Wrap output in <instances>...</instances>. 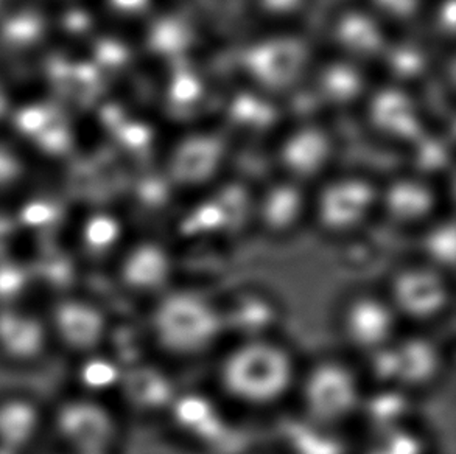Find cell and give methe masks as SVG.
<instances>
[{
  "label": "cell",
  "instance_id": "d6986e66",
  "mask_svg": "<svg viewBox=\"0 0 456 454\" xmlns=\"http://www.w3.org/2000/svg\"><path fill=\"white\" fill-rule=\"evenodd\" d=\"M301 212V199L291 189H279L266 198L262 220L272 231H285L297 222Z\"/></svg>",
  "mask_w": 456,
  "mask_h": 454
},
{
  "label": "cell",
  "instance_id": "484cf974",
  "mask_svg": "<svg viewBox=\"0 0 456 454\" xmlns=\"http://www.w3.org/2000/svg\"><path fill=\"white\" fill-rule=\"evenodd\" d=\"M173 91H175L173 93H175L176 99H193L195 93H197V85H195V81L191 80V78H181V80L176 81Z\"/></svg>",
  "mask_w": 456,
  "mask_h": 454
},
{
  "label": "cell",
  "instance_id": "d4e9b609",
  "mask_svg": "<svg viewBox=\"0 0 456 454\" xmlns=\"http://www.w3.org/2000/svg\"><path fill=\"white\" fill-rule=\"evenodd\" d=\"M379 116L382 118L383 123H387L389 126L395 128H408V120H410V114L407 111V105L403 100L395 95H389L380 101L379 106Z\"/></svg>",
  "mask_w": 456,
  "mask_h": 454
},
{
  "label": "cell",
  "instance_id": "2e32d148",
  "mask_svg": "<svg viewBox=\"0 0 456 454\" xmlns=\"http://www.w3.org/2000/svg\"><path fill=\"white\" fill-rule=\"evenodd\" d=\"M175 416L183 428L193 431L198 436L206 439L220 436V416L216 414V408L201 397L187 395L179 400L175 405Z\"/></svg>",
  "mask_w": 456,
  "mask_h": 454
},
{
  "label": "cell",
  "instance_id": "5bb4252c",
  "mask_svg": "<svg viewBox=\"0 0 456 454\" xmlns=\"http://www.w3.org/2000/svg\"><path fill=\"white\" fill-rule=\"evenodd\" d=\"M74 254L78 262H103L118 255L122 241V224L111 215H94L81 223L75 237Z\"/></svg>",
  "mask_w": 456,
  "mask_h": 454
},
{
  "label": "cell",
  "instance_id": "44dd1931",
  "mask_svg": "<svg viewBox=\"0 0 456 454\" xmlns=\"http://www.w3.org/2000/svg\"><path fill=\"white\" fill-rule=\"evenodd\" d=\"M214 166L216 156L208 143H191L178 156L175 173L183 181H201L209 176Z\"/></svg>",
  "mask_w": 456,
  "mask_h": 454
},
{
  "label": "cell",
  "instance_id": "9c48e42d",
  "mask_svg": "<svg viewBox=\"0 0 456 454\" xmlns=\"http://www.w3.org/2000/svg\"><path fill=\"white\" fill-rule=\"evenodd\" d=\"M372 355V370L377 378L402 386H418L432 380L439 369L438 349L427 339L389 343Z\"/></svg>",
  "mask_w": 456,
  "mask_h": 454
},
{
  "label": "cell",
  "instance_id": "6da1fadb",
  "mask_svg": "<svg viewBox=\"0 0 456 454\" xmlns=\"http://www.w3.org/2000/svg\"><path fill=\"white\" fill-rule=\"evenodd\" d=\"M295 378L290 353L264 338L243 339L220 366L223 389L247 405H268L281 399Z\"/></svg>",
  "mask_w": 456,
  "mask_h": 454
},
{
  "label": "cell",
  "instance_id": "8992f818",
  "mask_svg": "<svg viewBox=\"0 0 456 454\" xmlns=\"http://www.w3.org/2000/svg\"><path fill=\"white\" fill-rule=\"evenodd\" d=\"M50 401L25 386L0 389V449L35 454L49 443Z\"/></svg>",
  "mask_w": 456,
  "mask_h": 454
},
{
  "label": "cell",
  "instance_id": "5b68a950",
  "mask_svg": "<svg viewBox=\"0 0 456 454\" xmlns=\"http://www.w3.org/2000/svg\"><path fill=\"white\" fill-rule=\"evenodd\" d=\"M55 349L43 307L19 304L0 307V366L14 372L43 368Z\"/></svg>",
  "mask_w": 456,
  "mask_h": 454
},
{
  "label": "cell",
  "instance_id": "ac0fdd59",
  "mask_svg": "<svg viewBox=\"0 0 456 454\" xmlns=\"http://www.w3.org/2000/svg\"><path fill=\"white\" fill-rule=\"evenodd\" d=\"M134 403L142 406H156L168 397L166 380L149 369H136L128 374L124 372L122 385Z\"/></svg>",
  "mask_w": 456,
  "mask_h": 454
},
{
  "label": "cell",
  "instance_id": "30bf717a",
  "mask_svg": "<svg viewBox=\"0 0 456 454\" xmlns=\"http://www.w3.org/2000/svg\"><path fill=\"white\" fill-rule=\"evenodd\" d=\"M343 322L347 339L358 349L374 353L393 338L395 312L388 302L362 296L346 307Z\"/></svg>",
  "mask_w": 456,
  "mask_h": 454
},
{
  "label": "cell",
  "instance_id": "e0dca14e",
  "mask_svg": "<svg viewBox=\"0 0 456 454\" xmlns=\"http://www.w3.org/2000/svg\"><path fill=\"white\" fill-rule=\"evenodd\" d=\"M389 214L401 222H416L432 210L430 191L418 184L402 182L389 191L387 198Z\"/></svg>",
  "mask_w": 456,
  "mask_h": 454
},
{
  "label": "cell",
  "instance_id": "7402d4cb",
  "mask_svg": "<svg viewBox=\"0 0 456 454\" xmlns=\"http://www.w3.org/2000/svg\"><path fill=\"white\" fill-rule=\"evenodd\" d=\"M427 255L438 268H452L455 264L456 237L453 224H441L427 235ZM435 266V268H436Z\"/></svg>",
  "mask_w": 456,
  "mask_h": 454
},
{
  "label": "cell",
  "instance_id": "ffe728a7",
  "mask_svg": "<svg viewBox=\"0 0 456 454\" xmlns=\"http://www.w3.org/2000/svg\"><path fill=\"white\" fill-rule=\"evenodd\" d=\"M223 322L232 318V326L239 330H247L248 338H260L256 330H264L270 326L272 320V308L259 297H243L237 302L231 313H223Z\"/></svg>",
  "mask_w": 456,
  "mask_h": 454
},
{
  "label": "cell",
  "instance_id": "83f0119b",
  "mask_svg": "<svg viewBox=\"0 0 456 454\" xmlns=\"http://www.w3.org/2000/svg\"><path fill=\"white\" fill-rule=\"evenodd\" d=\"M0 454H14V453H10V451H6V450L0 449Z\"/></svg>",
  "mask_w": 456,
  "mask_h": 454
},
{
  "label": "cell",
  "instance_id": "cb8c5ba5",
  "mask_svg": "<svg viewBox=\"0 0 456 454\" xmlns=\"http://www.w3.org/2000/svg\"><path fill=\"white\" fill-rule=\"evenodd\" d=\"M322 143L316 135H304L303 139L295 142L291 147V166L303 172H310L321 162Z\"/></svg>",
  "mask_w": 456,
  "mask_h": 454
},
{
  "label": "cell",
  "instance_id": "8fae6325",
  "mask_svg": "<svg viewBox=\"0 0 456 454\" xmlns=\"http://www.w3.org/2000/svg\"><path fill=\"white\" fill-rule=\"evenodd\" d=\"M172 274V257L156 241H139L118 255V277L133 293H154Z\"/></svg>",
  "mask_w": 456,
  "mask_h": 454
},
{
  "label": "cell",
  "instance_id": "3957f363",
  "mask_svg": "<svg viewBox=\"0 0 456 454\" xmlns=\"http://www.w3.org/2000/svg\"><path fill=\"white\" fill-rule=\"evenodd\" d=\"M118 422L103 400L62 393L50 401L49 443L69 454H108Z\"/></svg>",
  "mask_w": 456,
  "mask_h": 454
},
{
  "label": "cell",
  "instance_id": "ba28073f",
  "mask_svg": "<svg viewBox=\"0 0 456 454\" xmlns=\"http://www.w3.org/2000/svg\"><path fill=\"white\" fill-rule=\"evenodd\" d=\"M451 289L444 276L432 268H407L391 283V307L413 320H428L444 312Z\"/></svg>",
  "mask_w": 456,
  "mask_h": 454
},
{
  "label": "cell",
  "instance_id": "4316f807",
  "mask_svg": "<svg viewBox=\"0 0 456 454\" xmlns=\"http://www.w3.org/2000/svg\"><path fill=\"white\" fill-rule=\"evenodd\" d=\"M35 454H69L66 453V451H62V450L56 449V447H53V445H50V443H47L45 447H43L41 450H37V453Z\"/></svg>",
  "mask_w": 456,
  "mask_h": 454
},
{
  "label": "cell",
  "instance_id": "52a82bcc",
  "mask_svg": "<svg viewBox=\"0 0 456 454\" xmlns=\"http://www.w3.org/2000/svg\"><path fill=\"white\" fill-rule=\"evenodd\" d=\"M303 397L310 418L330 424L357 409L360 387L351 369L339 362H321L305 377Z\"/></svg>",
  "mask_w": 456,
  "mask_h": 454
},
{
  "label": "cell",
  "instance_id": "9a60e30c",
  "mask_svg": "<svg viewBox=\"0 0 456 454\" xmlns=\"http://www.w3.org/2000/svg\"><path fill=\"white\" fill-rule=\"evenodd\" d=\"M35 282L27 260L20 257L0 258V307L28 304L35 293Z\"/></svg>",
  "mask_w": 456,
  "mask_h": 454
},
{
  "label": "cell",
  "instance_id": "277c9868",
  "mask_svg": "<svg viewBox=\"0 0 456 454\" xmlns=\"http://www.w3.org/2000/svg\"><path fill=\"white\" fill-rule=\"evenodd\" d=\"M55 353L69 360L103 349L111 327L103 307L78 291L50 299L43 307Z\"/></svg>",
  "mask_w": 456,
  "mask_h": 454
},
{
  "label": "cell",
  "instance_id": "4fadbf2b",
  "mask_svg": "<svg viewBox=\"0 0 456 454\" xmlns=\"http://www.w3.org/2000/svg\"><path fill=\"white\" fill-rule=\"evenodd\" d=\"M374 193L368 185L347 181L324 191L320 203V220L329 231H347L368 215Z\"/></svg>",
  "mask_w": 456,
  "mask_h": 454
},
{
  "label": "cell",
  "instance_id": "603a6c76",
  "mask_svg": "<svg viewBox=\"0 0 456 454\" xmlns=\"http://www.w3.org/2000/svg\"><path fill=\"white\" fill-rule=\"evenodd\" d=\"M297 53L295 45L281 44L268 47L266 52L262 53V70L268 75L272 80L285 78L293 74L297 66Z\"/></svg>",
  "mask_w": 456,
  "mask_h": 454
},
{
  "label": "cell",
  "instance_id": "7a4b0ae2",
  "mask_svg": "<svg viewBox=\"0 0 456 454\" xmlns=\"http://www.w3.org/2000/svg\"><path fill=\"white\" fill-rule=\"evenodd\" d=\"M150 327L156 343L173 355H198L224 330L222 310L189 291H173L154 307Z\"/></svg>",
  "mask_w": 456,
  "mask_h": 454
},
{
  "label": "cell",
  "instance_id": "7c38bea8",
  "mask_svg": "<svg viewBox=\"0 0 456 454\" xmlns=\"http://www.w3.org/2000/svg\"><path fill=\"white\" fill-rule=\"evenodd\" d=\"M68 393L103 400L106 393L118 389L124 378V366L103 349L69 360Z\"/></svg>",
  "mask_w": 456,
  "mask_h": 454
}]
</instances>
